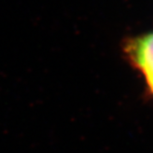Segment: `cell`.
Returning a JSON list of instances; mask_svg holds the SVG:
<instances>
[{"label": "cell", "instance_id": "cell-2", "mask_svg": "<svg viewBox=\"0 0 153 153\" xmlns=\"http://www.w3.org/2000/svg\"><path fill=\"white\" fill-rule=\"evenodd\" d=\"M147 82H148V85H149V87L150 91L153 93V78L147 79Z\"/></svg>", "mask_w": 153, "mask_h": 153}, {"label": "cell", "instance_id": "cell-1", "mask_svg": "<svg viewBox=\"0 0 153 153\" xmlns=\"http://www.w3.org/2000/svg\"><path fill=\"white\" fill-rule=\"evenodd\" d=\"M124 51L128 61L146 79L153 78V31L128 39Z\"/></svg>", "mask_w": 153, "mask_h": 153}]
</instances>
